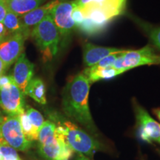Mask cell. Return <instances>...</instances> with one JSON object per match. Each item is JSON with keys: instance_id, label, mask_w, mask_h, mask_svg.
I'll use <instances>...</instances> for the list:
<instances>
[{"instance_id": "44dd1931", "label": "cell", "mask_w": 160, "mask_h": 160, "mask_svg": "<svg viewBox=\"0 0 160 160\" xmlns=\"http://www.w3.org/2000/svg\"><path fill=\"white\" fill-rule=\"evenodd\" d=\"M57 125L53 122L47 120L44 122L43 125L40 128L38 135V140H39V145L43 144L46 140L55 135Z\"/></svg>"}, {"instance_id": "83f0119b", "label": "cell", "mask_w": 160, "mask_h": 160, "mask_svg": "<svg viewBox=\"0 0 160 160\" xmlns=\"http://www.w3.org/2000/svg\"><path fill=\"white\" fill-rule=\"evenodd\" d=\"M8 35V32L6 31V28L5 26H4L3 23L0 22V37H2L3 39V38L7 37Z\"/></svg>"}, {"instance_id": "6da1fadb", "label": "cell", "mask_w": 160, "mask_h": 160, "mask_svg": "<svg viewBox=\"0 0 160 160\" xmlns=\"http://www.w3.org/2000/svg\"><path fill=\"white\" fill-rule=\"evenodd\" d=\"M90 85L88 79L82 72L78 73L64 89L62 104L66 114L96 134L97 128L88 105Z\"/></svg>"}, {"instance_id": "cb8c5ba5", "label": "cell", "mask_w": 160, "mask_h": 160, "mask_svg": "<svg viewBox=\"0 0 160 160\" xmlns=\"http://www.w3.org/2000/svg\"><path fill=\"white\" fill-rule=\"evenodd\" d=\"M122 53H117V54H112L110 55L108 57L104 58L103 59L100 60L99 62H97L96 65L93 66H91V68L93 69H103V68H107L112 67L113 65V63L115 62L116 59H117V57H119Z\"/></svg>"}, {"instance_id": "3957f363", "label": "cell", "mask_w": 160, "mask_h": 160, "mask_svg": "<svg viewBox=\"0 0 160 160\" xmlns=\"http://www.w3.org/2000/svg\"><path fill=\"white\" fill-rule=\"evenodd\" d=\"M57 128L71 149L79 154L93 157L95 152L102 150L99 142L68 120L59 121Z\"/></svg>"}, {"instance_id": "836d02e7", "label": "cell", "mask_w": 160, "mask_h": 160, "mask_svg": "<svg viewBox=\"0 0 160 160\" xmlns=\"http://www.w3.org/2000/svg\"><path fill=\"white\" fill-rule=\"evenodd\" d=\"M1 118H2V117L1 116H0V120H1ZM2 137V136H1V132H0V138Z\"/></svg>"}, {"instance_id": "d590c367", "label": "cell", "mask_w": 160, "mask_h": 160, "mask_svg": "<svg viewBox=\"0 0 160 160\" xmlns=\"http://www.w3.org/2000/svg\"><path fill=\"white\" fill-rule=\"evenodd\" d=\"M2 1V0H0V2H1Z\"/></svg>"}, {"instance_id": "1f68e13d", "label": "cell", "mask_w": 160, "mask_h": 160, "mask_svg": "<svg viewBox=\"0 0 160 160\" xmlns=\"http://www.w3.org/2000/svg\"><path fill=\"white\" fill-rule=\"evenodd\" d=\"M121 1V4H122V8L124 9L125 8V5H126V2H127V0H120Z\"/></svg>"}, {"instance_id": "4dcf8cb0", "label": "cell", "mask_w": 160, "mask_h": 160, "mask_svg": "<svg viewBox=\"0 0 160 160\" xmlns=\"http://www.w3.org/2000/svg\"><path fill=\"white\" fill-rule=\"evenodd\" d=\"M77 160H89V159H87V158L84 157V156H82V155H81V154H80L79 157L78 158Z\"/></svg>"}, {"instance_id": "8992f818", "label": "cell", "mask_w": 160, "mask_h": 160, "mask_svg": "<svg viewBox=\"0 0 160 160\" xmlns=\"http://www.w3.org/2000/svg\"><path fill=\"white\" fill-rule=\"evenodd\" d=\"M31 35V31L9 34L0 42V59L5 64L6 70L16 62L23 53L25 40Z\"/></svg>"}, {"instance_id": "4fadbf2b", "label": "cell", "mask_w": 160, "mask_h": 160, "mask_svg": "<svg viewBox=\"0 0 160 160\" xmlns=\"http://www.w3.org/2000/svg\"><path fill=\"white\" fill-rule=\"evenodd\" d=\"M59 2V0H52L22 16L21 19L24 26L28 29H30L31 27H34L50 14L52 10L54 8Z\"/></svg>"}, {"instance_id": "7402d4cb", "label": "cell", "mask_w": 160, "mask_h": 160, "mask_svg": "<svg viewBox=\"0 0 160 160\" xmlns=\"http://www.w3.org/2000/svg\"><path fill=\"white\" fill-rule=\"evenodd\" d=\"M0 150L2 154V160H22L17 150L10 146L2 138H0Z\"/></svg>"}, {"instance_id": "8d00e7d4", "label": "cell", "mask_w": 160, "mask_h": 160, "mask_svg": "<svg viewBox=\"0 0 160 160\" xmlns=\"http://www.w3.org/2000/svg\"><path fill=\"white\" fill-rule=\"evenodd\" d=\"M159 143H160V141H159Z\"/></svg>"}, {"instance_id": "d6986e66", "label": "cell", "mask_w": 160, "mask_h": 160, "mask_svg": "<svg viewBox=\"0 0 160 160\" xmlns=\"http://www.w3.org/2000/svg\"><path fill=\"white\" fill-rule=\"evenodd\" d=\"M2 23L5 27L8 35L23 32L26 30H30L26 28L24 26L21 17L9 11H8V13L3 20Z\"/></svg>"}, {"instance_id": "52a82bcc", "label": "cell", "mask_w": 160, "mask_h": 160, "mask_svg": "<svg viewBox=\"0 0 160 160\" xmlns=\"http://www.w3.org/2000/svg\"><path fill=\"white\" fill-rule=\"evenodd\" d=\"M40 155L47 160H70L73 151L70 147L62 133L56 129V133L43 144L39 145Z\"/></svg>"}, {"instance_id": "7a4b0ae2", "label": "cell", "mask_w": 160, "mask_h": 160, "mask_svg": "<svg viewBox=\"0 0 160 160\" xmlns=\"http://www.w3.org/2000/svg\"><path fill=\"white\" fill-rule=\"evenodd\" d=\"M30 36L34 40L45 61L51 60L57 54L61 37L51 13L33 27Z\"/></svg>"}, {"instance_id": "e0dca14e", "label": "cell", "mask_w": 160, "mask_h": 160, "mask_svg": "<svg viewBox=\"0 0 160 160\" xmlns=\"http://www.w3.org/2000/svg\"><path fill=\"white\" fill-rule=\"evenodd\" d=\"M82 73L87 77L91 84L100 81L102 79H112V78L122 73L121 71H118L113 67L97 70L93 69L89 67L84 70Z\"/></svg>"}, {"instance_id": "8fae6325", "label": "cell", "mask_w": 160, "mask_h": 160, "mask_svg": "<svg viewBox=\"0 0 160 160\" xmlns=\"http://www.w3.org/2000/svg\"><path fill=\"white\" fill-rule=\"evenodd\" d=\"M34 73V65L29 61L25 53L16 61L13 73L11 75L13 82L20 90L24 92L26 86L33 79Z\"/></svg>"}, {"instance_id": "ffe728a7", "label": "cell", "mask_w": 160, "mask_h": 160, "mask_svg": "<svg viewBox=\"0 0 160 160\" xmlns=\"http://www.w3.org/2000/svg\"><path fill=\"white\" fill-rule=\"evenodd\" d=\"M19 117L20 124H21L22 126V131L26 138L30 140V141L38 140L39 132L34 128V127L31 124L26 112L25 111L22 114L19 115Z\"/></svg>"}, {"instance_id": "603a6c76", "label": "cell", "mask_w": 160, "mask_h": 160, "mask_svg": "<svg viewBox=\"0 0 160 160\" xmlns=\"http://www.w3.org/2000/svg\"><path fill=\"white\" fill-rule=\"evenodd\" d=\"M25 112L34 128L39 132L40 128L42 127L45 122L42 115L37 110L31 107H28Z\"/></svg>"}, {"instance_id": "ba28073f", "label": "cell", "mask_w": 160, "mask_h": 160, "mask_svg": "<svg viewBox=\"0 0 160 160\" xmlns=\"http://www.w3.org/2000/svg\"><path fill=\"white\" fill-rule=\"evenodd\" d=\"M0 107L10 116H19L25 111L24 93L13 82L0 90Z\"/></svg>"}, {"instance_id": "ac0fdd59", "label": "cell", "mask_w": 160, "mask_h": 160, "mask_svg": "<svg viewBox=\"0 0 160 160\" xmlns=\"http://www.w3.org/2000/svg\"><path fill=\"white\" fill-rule=\"evenodd\" d=\"M130 17L134 21V22L138 26H139L140 28L145 32L152 44L160 50V26L151 25V24L144 22L140 19H138L137 17H133V16H130Z\"/></svg>"}, {"instance_id": "f1b7e54d", "label": "cell", "mask_w": 160, "mask_h": 160, "mask_svg": "<svg viewBox=\"0 0 160 160\" xmlns=\"http://www.w3.org/2000/svg\"><path fill=\"white\" fill-rule=\"evenodd\" d=\"M6 71L5 64L2 62V60L0 59V76L3 75V73H5V71Z\"/></svg>"}, {"instance_id": "2e32d148", "label": "cell", "mask_w": 160, "mask_h": 160, "mask_svg": "<svg viewBox=\"0 0 160 160\" xmlns=\"http://www.w3.org/2000/svg\"><path fill=\"white\" fill-rule=\"evenodd\" d=\"M23 93L24 94L29 96L36 102L42 105H45L47 102L45 84L42 80L39 78L32 79L26 86Z\"/></svg>"}, {"instance_id": "484cf974", "label": "cell", "mask_w": 160, "mask_h": 160, "mask_svg": "<svg viewBox=\"0 0 160 160\" xmlns=\"http://www.w3.org/2000/svg\"><path fill=\"white\" fill-rule=\"evenodd\" d=\"M13 79H12L11 76H7V75H1L0 76V90L5 86L8 85L9 84L13 82Z\"/></svg>"}, {"instance_id": "9a60e30c", "label": "cell", "mask_w": 160, "mask_h": 160, "mask_svg": "<svg viewBox=\"0 0 160 160\" xmlns=\"http://www.w3.org/2000/svg\"><path fill=\"white\" fill-rule=\"evenodd\" d=\"M9 11L17 16H24L41 6L45 0H4Z\"/></svg>"}, {"instance_id": "f546056e", "label": "cell", "mask_w": 160, "mask_h": 160, "mask_svg": "<svg viewBox=\"0 0 160 160\" xmlns=\"http://www.w3.org/2000/svg\"><path fill=\"white\" fill-rule=\"evenodd\" d=\"M153 112L155 113V114L157 116V117L159 118L160 120V109H155L153 110Z\"/></svg>"}, {"instance_id": "5b68a950", "label": "cell", "mask_w": 160, "mask_h": 160, "mask_svg": "<svg viewBox=\"0 0 160 160\" xmlns=\"http://www.w3.org/2000/svg\"><path fill=\"white\" fill-rule=\"evenodd\" d=\"M73 8V1L62 0L51 12L52 19L59 32L61 37L60 47L62 48H65L68 45L76 28L75 23L71 17Z\"/></svg>"}, {"instance_id": "30bf717a", "label": "cell", "mask_w": 160, "mask_h": 160, "mask_svg": "<svg viewBox=\"0 0 160 160\" xmlns=\"http://www.w3.org/2000/svg\"><path fill=\"white\" fill-rule=\"evenodd\" d=\"M136 117L139 127V136L144 141L151 142L152 140L160 141V124L152 118L147 111L139 105L135 107Z\"/></svg>"}, {"instance_id": "d4e9b609", "label": "cell", "mask_w": 160, "mask_h": 160, "mask_svg": "<svg viewBox=\"0 0 160 160\" xmlns=\"http://www.w3.org/2000/svg\"><path fill=\"white\" fill-rule=\"evenodd\" d=\"M71 17L73 21L74 22L76 28H77V26H79L85 19V13H84L83 9L82 8L74 6L71 13Z\"/></svg>"}, {"instance_id": "5bb4252c", "label": "cell", "mask_w": 160, "mask_h": 160, "mask_svg": "<svg viewBox=\"0 0 160 160\" xmlns=\"http://www.w3.org/2000/svg\"><path fill=\"white\" fill-rule=\"evenodd\" d=\"M75 7L85 8L88 6L101 8L115 13L121 15L125 11L120 0H74L73 1Z\"/></svg>"}, {"instance_id": "277c9868", "label": "cell", "mask_w": 160, "mask_h": 160, "mask_svg": "<svg viewBox=\"0 0 160 160\" xmlns=\"http://www.w3.org/2000/svg\"><path fill=\"white\" fill-rule=\"evenodd\" d=\"M0 132L2 138L14 149L25 151L31 148V141L28 139L24 134L19 116L2 117Z\"/></svg>"}, {"instance_id": "d6a6232c", "label": "cell", "mask_w": 160, "mask_h": 160, "mask_svg": "<svg viewBox=\"0 0 160 160\" xmlns=\"http://www.w3.org/2000/svg\"><path fill=\"white\" fill-rule=\"evenodd\" d=\"M2 159V152H1V150H0V160Z\"/></svg>"}, {"instance_id": "9c48e42d", "label": "cell", "mask_w": 160, "mask_h": 160, "mask_svg": "<svg viewBox=\"0 0 160 160\" xmlns=\"http://www.w3.org/2000/svg\"><path fill=\"white\" fill-rule=\"evenodd\" d=\"M122 68L125 71L142 65H160V55L155 53L150 45L137 51H128L122 55Z\"/></svg>"}, {"instance_id": "7c38bea8", "label": "cell", "mask_w": 160, "mask_h": 160, "mask_svg": "<svg viewBox=\"0 0 160 160\" xmlns=\"http://www.w3.org/2000/svg\"><path fill=\"white\" fill-rule=\"evenodd\" d=\"M83 62L87 68L91 67L99 62L100 60L112 54L123 53L128 50L120 49L117 48H106L93 45L85 42L83 45Z\"/></svg>"}, {"instance_id": "e575fe53", "label": "cell", "mask_w": 160, "mask_h": 160, "mask_svg": "<svg viewBox=\"0 0 160 160\" xmlns=\"http://www.w3.org/2000/svg\"><path fill=\"white\" fill-rule=\"evenodd\" d=\"M2 37H0V42L2 41Z\"/></svg>"}, {"instance_id": "4316f807", "label": "cell", "mask_w": 160, "mask_h": 160, "mask_svg": "<svg viewBox=\"0 0 160 160\" xmlns=\"http://www.w3.org/2000/svg\"><path fill=\"white\" fill-rule=\"evenodd\" d=\"M7 7H6V5L4 2V0H2L0 2V22H2L4 19H5L6 14L8 13Z\"/></svg>"}]
</instances>
